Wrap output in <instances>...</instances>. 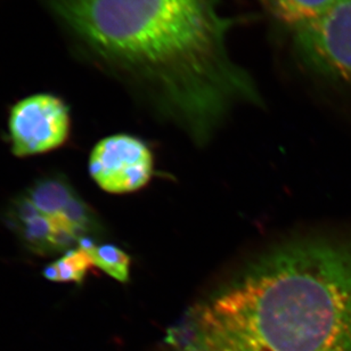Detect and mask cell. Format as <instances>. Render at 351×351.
I'll list each match as a JSON object with an SVG mask.
<instances>
[{
  "instance_id": "cell-4",
  "label": "cell",
  "mask_w": 351,
  "mask_h": 351,
  "mask_svg": "<svg viewBox=\"0 0 351 351\" xmlns=\"http://www.w3.org/2000/svg\"><path fill=\"white\" fill-rule=\"evenodd\" d=\"M292 34L295 54L309 71L351 91V0H332Z\"/></svg>"
},
{
  "instance_id": "cell-7",
  "label": "cell",
  "mask_w": 351,
  "mask_h": 351,
  "mask_svg": "<svg viewBox=\"0 0 351 351\" xmlns=\"http://www.w3.org/2000/svg\"><path fill=\"white\" fill-rule=\"evenodd\" d=\"M274 20L289 30L300 29L317 17L332 0H257Z\"/></svg>"
},
{
  "instance_id": "cell-3",
  "label": "cell",
  "mask_w": 351,
  "mask_h": 351,
  "mask_svg": "<svg viewBox=\"0 0 351 351\" xmlns=\"http://www.w3.org/2000/svg\"><path fill=\"white\" fill-rule=\"evenodd\" d=\"M5 221L23 247L41 257L64 254L103 233L94 210L61 175L37 179L17 194Z\"/></svg>"
},
{
  "instance_id": "cell-5",
  "label": "cell",
  "mask_w": 351,
  "mask_h": 351,
  "mask_svg": "<svg viewBox=\"0 0 351 351\" xmlns=\"http://www.w3.org/2000/svg\"><path fill=\"white\" fill-rule=\"evenodd\" d=\"M70 110L62 98L36 94L17 101L8 119L12 153L17 158L51 152L70 135Z\"/></svg>"
},
{
  "instance_id": "cell-9",
  "label": "cell",
  "mask_w": 351,
  "mask_h": 351,
  "mask_svg": "<svg viewBox=\"0 0 351 351\" xmlns=\"http://www.w3.org/2000/svg\"><path fill=\"white\" fill-rule=\"evenodd\" d=\"M91 267H94L87 249L75 247L62 254L58 261L48 265L44 270V276L51 282H73L82 284Z\"/></svg>"
},
{
  "instance_id": "cell-8",
  "label": "cell",
  "mask_w": 351,
  "mask_h": 351,
  "mask_svg": "<svg viewBox=\"0 0 351 351\" xmlns=\"http://www.w3.org/2000/svg\"><path fill=\"white\" fill-rule=\"evenodd\" d=\"M79 247L89 252L94 267L103 270L120 283L128 282L130 277V257L120 247L112 244H96V240L82 241Z\"/></svg>"
},
{
  "instance_id": "cell-6",
  "label": "cell",
  "mask_w": 351,
  "mask_h": 351,
  "mask_svg": "<svg viewBox=\"0 0 351 351\" xmlns=\"http://www.w3.org/2000/svg\"><path fill=\"white\" fill-rule=\"evenodd\" d=\"M154 160L146 143L127 134L108 136L95 145L89 173L110 194H128L145 187L152 178Z\"/></svg>"
},
{
  "instance_id": "cell-1",
  "label": "cell",
  "mask_w": 351,
  "mask_h": 351,
  "mask_svg": "<svg viewBox=\"0 0 351 351\" xmlns=\"http://www.w3.org/2000/svg\"><path fill=\"white\" fill-rule=\"evenodd\" d=\"M98 62L145 93L197 141L240 104H259L228 46L233 20L217 0H51Z\"/></svg>"
},
{
  "instance_id": "cell-2",
  "label": "cell",
  "mask_w": 351,
  "mask_h": 351,
  "mask_svg": "<svg viewBox=\"0 0 351 351\" xmlns=\"http://www.w3.org/2000/svg\"><path fill=\"white\" fill-rule=\"evenodd\" d=\"M170 351H351V233L280 244L189 311Z\"/></svg>"
}]
</instances>
